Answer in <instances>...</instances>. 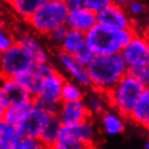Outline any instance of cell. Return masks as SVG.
Here are the masks:
<instances>
[{
    "label": "cell",
    "instance_id": "26",
    "mask_svg": "<svg viewBox=\"0 0 149 149\" xmlns=\"http://www.w3.org/2000/svg\"><path fill=\"white\" fill-rule=\"evenodd\" d=\"M53 148L55 149H86V147L78 139H76L74 136H71L67 132L66 127H61L60 135L57 137V141L54 144Z\"/></svg>",
    "mask_w": 149,
    "mask_h": 149
},
{
    "label": "cell",
    "instance_id": "14",
    "mask_svg": "<svg viewBox=\"0 0 149 149\" xmlns=\"http://www.w3.org/2000/svg\"><path fill=\"white\" fill-rule=\"evenodd\" d=\"M97 23L96 13L86 8L69 10L65 19V25L68 29H74L86 34Z\"/></svg>",
    "mask_w": 149,
    "mask_h": 149
},
{
    "label": "cell",
    "instance_id": "2",
    "mask_svg": "<svg viewBox=\"0 0 149 149\" xmlns=\"http://www.w3.org/2000/svg\"><path fill=\"white\" fill-rule=\"evenodd\" d=\"M135 33V28L119 29L96 23L86 34V47L91 49L95 55L120 53L133 38Z\"/></svg>",
    "mask_w": 149,
    "mask_h": 149
},
{
    "label": "cell",
    "instance_id": "35",
    "mask_svg": "<svg viewBox=\"0 0 149 149\" xmlns=\"http://www.w3.org/2000/svg\"><path fill=\"white\" fill-rule=\"evenodd\" d=\"M65 2H66L68 10L83 8V6H84V0H65Z\"/></svg>",
    "mask_w": 149,
    "mask_h": 149
},
{
    "label": "cell",
    "instance_id": "17",
    "mask_svg": "<svg viewBox=\"0 0 149 149\" xmlns=\"http://www.w3.org/2000/svg\"><path fill=\"white\" fill-rule=\"evenodd\" d=\"M101 119V129L108 136H117L125 130V117L117 110L108 107L98 116Z\"/></svg>",
    "mask_w": 149,
    "mask_h": 149
},
{
    "label": "cell",
    "instance_id": "3",
    "mask_svg": "<svg viewBox=\"0 0 149 149\" xmlns=\"http://www.w3.org/2000/svg\"><path fill=\"white\" fill-rule=\"evenodd\" d=\"M146 88L148 86H145L132 76L125 74L105 94L109 107L117 110L127 118L129 112L133 108Z\"/></svg>",
    "mask_w": 149,
    "mask_h": 149
},
{
    "label": "cell",
    "instance_id": "4",
    "mask_svg": "<svg viewBox=\"0 0 149 149\" xmlns=\"http://www.w3.org/2000/svg\"><path fill=\"white\" fill-rule=\"evenodd\" d=\"M68 11L65 0H48L25 22L36 35L47 36L65 23Z\"/></svg>",
    "mask_w": 149,
    "mask_h": 149
},
{
    "label": "cell",
    "instance_id": "37",
    "mask_svg": "<svg viewBox=\"0 0 149 149\" xmlns=\"http://www.w3.org/2000/svg\"><path fill=\"white\" fill-rule=\"evenodd\" d=\"M4 106L3 104H2V102H1V98H0V121L2 120V118H3V112H4Z\"/></svg>",
    "mask_w": 149,
    "mask_h": 149
},
{
    "label": "cell",
    "instance_id": "6",
    "mask_svg": "<svg viewBox=\"0 0 149 149\" xmlns=\"http://www.w3.org/2000/svg\"><path fill=\"white\" fill-rule=\"evenodd\" d=\"M127 67L132 66H149V41L144 35L135 33L133 38L121 51Z\"/></svg>",
    "mask_w": 149,
    "mask_h": 149
},
{
    "label": "cell",
    "instance_id": "33",
    "mask_svg": "<svg viewBox=\"0 0 149 149\" xmlns=\"http://www.w3.org/2000/svg\"><path fill=\"white\" fill-rule=\"evenodd\" d=\"M127 8V13L132 16H142L146 12V4L139 0H130Z\"/></svg>",
    "mask_w": 149,
    "mask_h": 149
},
{
    "label": "cell",
    "instance_id": "11",
    "mask_svg": "<svg viewBox=\"0 0 149 149\" xmlns=\"http://www.w3.org/2000/svg\"><path fill=\"white\" fill-rule=\"evenodd\" d=\"M57 119L63 127H70L91 117L83 100L74 102H61Z\"/></svg>",
    "mask_w": 149,
    "mask_h": 149
},
{
    "label": "cell",
    "instance_id": "22",
    "mask_svg": "<svg viewBox=\"0 0 149 149\" xmlns=\"http://www.w3.org/2000/svg\"><path fill=\"white\" fill-rule=\"evenodd\" d=\"M86 47V34L74 29H68L60 47V50L71 55H76Z\"/></svg>",
    "mask_w": 149,
    "mask_h": 149
},
{
    "label": "cell",
    "instance_id": "16",
    "mask_svg": "<svg viewBox=\"0 0 149 149\" xmlns=\"http://www.w3.org/2000/svg\"><path fill=\"white\" fill-rule=\"evenodd\" d=\"M66 77L56 69L42 80L40 91L37 96L45 98L47 101L61 103V92Z\"/></svg>",
    "mask_w": 149,
    "mask_h": 149
},
{
    "label": "cell",
    "instance_id": "15",
    "mask_svg": "<svg viewBox=\"0 0 149 149\" xmlns=\"http://www.w3.org/2000/svg\"><path fill=\"white\" fill-rule=\"evenodd\" d=\"M65 127L71 136H74L79 142H81L86 148L95 147L98 130H97L96 124L93 121L92 117H90V118L83 120L77 124Z\"/></svg>",
    "mask_w": 149,
    "mask_h": 149
},
{
    "label": "cell",
    "instance_id": "28",
    "mask_svg": "<svg viewBox=\"0 0 149 149\" xmlns=\"http://www.w3.org/2000/svg\"><path fill=\"white\" fill-rule=\"evenodd\" d=\"M34 104H35V106H36V107L42 109L43 111L47 112L48 115H50L51 117H52V116L57 115L58 109H60L61 103L47 101V100H45V98H41V97H39V96H35L34 97Z\"/></svg>",
    "mask_w": 149,
    "mask_h": 149
},
{
    "label": "cell",
    "instance_id": "29",
    "mask_svg": "<svg viewBox=\"0 0 149 149\" xmlns=\"http://www.w3.org/2000/svg\"><path fill=\"white\" fill-rule=\"evenodd\" d=\"M145 86H149V66H132L127 67V72Z\"/></svg>",
    "mask_w": 149,
    "mask_h": 149
},
{
    "label": "cell",
    "instance_id": "10",
    "mask_svg": "<svg viewBox=\"0 0 149 149\" xmlns=\"http://www.w3.org/2000/svg\"><path fill=\"white\" fill-rule=\"evenodd\" d=\"M97 23L105 24L108 26L116 27L119 29H130L135 28L134 23L131 19V15L123 7L111 3L109 7L96 13Z\"/></svg>",
    "mask_w": 149,
    "mask_h": 149
},
{
    "label": "cell",
    "instance_id": "7",
    "mask_svg": "<svg viewBox=\"0 0 149 149\" xmlns=\"http://www.w3.org/2000/svg\"><path fill=\"white\" fill-rule=\"evenodd\" d=\"M0 98L4 108L34 100V95L15 78L0 79Z\"/></svg>",
    "mask_w": 149,
    "mask_h": 149
},
{
    "label": "cell",
    "instance_id": "18",
    "mask_svg": "<svg viewBox=\"0 0 149 149\" xmlns=\"http://www.w3.org/2000/svg\"><path fill=\"white\" fill-rule=\"evenodd\" d=\"M127 118L139 127H149V89L146 88Z\"/></svg>",
    "mask_w": 149,
    "mask_h": 149
},
{
    "label": "cell",
    "instance_id": "25",
    "mask_svg": "<svg viewBox=\"0 0 149 149\" xmlns=\"http://www.w3.org/2000/svg\"><path fill=\"white\" fill-rule=\"evenodd\" d=\"M84 88L76 83L72 80L66 79L61 92V102H74L83 100L84 97Z\"/></svg>",
    "mask_w": 149,
    "mask_h": 149
},
{
    "label": "cell",
    "instance_id": "12",
    "mask_svg": "<svg viewBox=\"0 0 149 149\" xmlns=\"http://www.w3.org/2000/svg\"><path fill=\"white\" fill-rule=\"evenodd\" d=\"M57 61L62 68L69 76L70 80L83 88H90V79L86 67L79 63L74 55L60 50L57 53Z\"/></svg>",
    "mask_w": 149,
    "mask_h": 149
},
{
    "label": "cell",
    "instance_id": "5",
    "mask_svg": "<svg viewBox=\"0 0 149 149\" xmlns=\"http://www.w3.org/2000/svg\"><path fill=\"white\" fill-rule=\"evenodd\" d=\"M34 61L16 42L0 53V79L16 78L33 67Z\"/></svg>",
    "mask_w": 149,
    "mask_h": 149
},
{
    "label": "cell",
    "instance_id": "8",
    "mask_svg": "<svg viewBox=\"0 0 149 149\" xmlns=\"http://www.w3.org/2000/svg\"><path fill=\"white\" fill-rule=\"evenodd\" d=\"M56 69L57 68L49 61L41 62V63H35L33 67L29 68L25 72H23L22 74L17 76L15 79H17L35 97L39 94L42 80L47 76L52 74L53 71H55Z\"/></svg>",
    "mask_w": 149,
    "mask_h": 149
},
{
    "label": "cell",
    "instance_id": "21",
    "mask_svg": "<svg viewBox=\"0 0 149 149\" xmlns=\"http://www.w3.org/2000/svg\"><path fill=\"white\" fill-rule=\"evenodd\" d=\"M83 102H84L86 109H88V111L92 118L98 117L109 107L106 94L97 92L93 89H91L89 93L84 94Z\"/></svg>",
    "mask_w": 149,
    "mask_h": 149
},
{
    "label": "cell",
    "instance_id": "19",
    "mask_svg": "<svg viewBox=\"0 0 149 149\" xmlns=\"http://www.w3.org/2000/svg\"><path fill=\"white\" fill-rule=\"evenodd\" d=\"M34 107H35L34 100L33 101L23 102V103L12 105V106L7 107V108L4 109L2 120H4L6 122L16 127L17 124H19V123L22 122L23 120L26 119L27 116L31 112Z\"/></svg>",
    "mask_w": 149,
    "mask_h": 149
},
{
    "label": "cell",
    "instance_id": "20",
    "mask_svg": "<svg viewBox=\"0 0 149 149\" xmlns=\"http://www.w3.org/2000/svg\"><path fill=\"white\" fill-rule=\"evenodd\" d=\"M12 11L23 21L28 19L48 0H4Z\"/></svg>",
    "mask_w": 149,
    "mask_h": 149
},
{
    "label": "cell",
    "instance_id": "27",
    "mask_svg": "<svg viewBox=\"0 0 149 149\" xmlns=\"http://www.w3.org/2000/svg\"><path fill=\"white\" fill-rule=\"evenodd\" d=\"M15 43V31L3 22H0V53Z\"/></svg>",
    "mask_w": 149,
    "mask_h": 149
},
{
    "label": "cell",
    "instance_id": "1",
    "mask_svg": "<svg viewBox=\"0 0 149 149\" xmlns=\"http://www.w3.org/2000/svg\"><path fill=\"white\" fill-rule=\"evenodd\" d=\"M90 88L106 93L127 72V65L121 53L96 55L86 66Z\"/></svg>",
    "mask_w": 149,
    "mask_h": 149
},
{
    "label": "cell",
    "instance_id": "36",
    "mask_svg": "<svg viewBox=\"0 0 149 149\" xmlns=\"http://www.w3.org/2000/svg\"><path fill=\"white\" fill-rule=\"evenodd\" d=\"M129 1H130V0H112V3L117 4V6H120V7L125 8L127 4L129 3Z\"/></svg>",
    "mask_w": 149,
    "mask_h": 149
},
{
    "label": "cell",
    "instance_id": "23",
    "mask_svg": "<svg viewBox=\"0 0 149 149\" xmlns=\"http://www.w3.org/2000/svg\"><path fill=\"white\" fill-rule=\"evenodd\" d=\"M21 139L19 131L15 125L0 121V149H17Z\"/></svg>",
    "mask_w": 149,
    "mask_h": 149
},
{
    "label": "cell",
    "instance_id": "30",
    "mask_svg": "<svg viewBox=\"0 0 149 149\" xmlns=\"http://www.w3.org/2000/svg\"><path fill=\"white\" fill-rule=\"evenodd\" d=\"M68 28L66 27L65 24H62L60 26L55 27L54 29H52L48 35H47V37L49 39V42L53 45V47H55V48H60L61 45H62V42H63L64 38L66 36V33H67Z\"/></svg>",
    "mask_w": 149,
    "mask_h": 149
},
{
    "label": "cell",
    "instance_id": "24",
    "mask_svg": "<svg viewBox=\"0 0 149 149\" xmlns=\"http://www.w3.org/2000/svg\"><path fill=\"white\" fill-rule=\"evenodd\" d=\"M61 127H62V124L58 121L57 117L56 116L51 117L45 125V127L42 129L40 135L38 136L43 148H53V146L56 143L57 137L60 135Z\"/></svg>",
    "mask_w": 149,
    "mask_h": 149
},
{
    "label": "cell",
    "instance_id": "34",
    "mask_svg": "<svg viewBox=\"0 0 149 149\" xmlns=\"http://www.w3.org/2000/svg\"><path fill=\"white\" fill-rule=\"evenodd\" d=\"M74 56L76 57V60L78 61L81 65H83V66H86H86L94 60V57H95L96 55H95V53H94L91 49L86 47L83 50H81L80 52L77 53V54Z\"/></svg>",
    "mask_w": 149,
    "mask_h": 149
},
{
    "label": "cell",
    "instance_id": "31",
    "mask_svg": "<svg viewBox=\"0 0 149 149\" xmlns=\"http://www.w3.org/2000/svg\"><path fill=\"white\" fill-rule=\"evenodd\" d=\"M112 3V0H84L83 7L89 9L94 13H98L102 10L106 9Z\"/></svg>",
    "mask_w": 149,
    "mask_h": 149
},
{
    "label": "cell",
    "instance_id": "9",
    "mask_svg": "<svg viewBox=\"0 0 149 149\" xmlns=\"http://www.w3.org/2000/svg\"><path fill=\"white\" fill-rule=\"evenodd\" d=\"M15 42L22 47L23 50L34 61V63L49 61V51L34 31L21 30L19 33H15Z\"/></svg>",
    "mask_w": 149,
    "mask_h": 149
},
{
    "label": "cell",
    "instance_id": "13",
    "mask_svg": "<svg viewBox=\"0 0 149 149\" xmlns=\"http://www.w3.org/2000/svg\"><path fill=\"white\" fill-rule=\"evenodd\" d=\"M50 118L51 116L35 106L26 119L23 120L19 124L16 125V129L19 131L21 137H38Z\"/></svg>",
    "mask_w": 149,
    "mask_h": 149
},
{
    "label": "cell",
    "instance_id": "38",
    "mask_svg": "<svg viewBox=\"0 0 149 149\" xmlns=\"http://www.w3.org/2000/svg\"><path fill=\"white\" fill-rule=\"evenodd\" d=\"M148 148H149V143L146 142L145 143V149H148Z\"/></svg>",
    "mask_w": 149,
    "mask_h": 149
},
{
    "label": "cell",
    "instance_id": "32",
    "mask_svg": "<svg viewBox=\"0 0 149 149\" xmlns=\"http://www.w3.org/2000/svg\"><path fill=\"white\" fill-rule=\"evenodd\" d=\"M43 146L38 137H21L17 145V149H42Z\"/></svg>",
    "mask_w": 149,
    "mask_h": 149
}]
</instances>
